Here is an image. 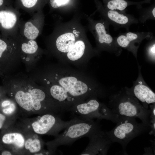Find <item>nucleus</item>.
I'll list each match as a JSON object with an SVG mask.
<instances>
[{"label":"nucleus","mask_w":155,"mask_h":155,"mask_svg":"<svg viewBox=\"0 0 155 155\" xmlns=\"http://www.w3.org/2000/svg\"><path fill=\"white\" fill-rule=\"evenodd\" d=\"M50 94L63 111L87 98L100 94L97 86L90 84L75 75L61 73L50 90Z\"/></svg>","instance_id":"nucleus-1"},{"label":"nucleus","mask_w":155,"mask_h":155,"mask_svg":"<svg viewBox=\"0 0 155 155\" xmlns=\"http://www.w3.org/2000/svg\"><path fill=\"white\" fill-rule=\"evenodd\" d=\"M57 51L68 61L75 62L88 54L92 56L98 53L93 49L82 31L78 27H71L61 32L56 25L47 37Z\"/></svg>","instance_id":"nucleus-2"},{"label":"nucleus","mask_w":155,"mask_h":155,"mask_svg":"<svg viewBox=\"0 0 155 155\" xmlns=\"http://www.w3.org/2000/svg\"><path fill=\"white\" fill-rule=\"evenodd\" d=\"M109 107L119 117L138 118L142 122L149 125L150 109L145 108L133 96L120 91L110 96Z\"/></svg>","instance_id":"nucleus-3"},{"label":"nucleus","mask_w":155,"mask_h":155,"mask_svg":"<svg viewBox=\"0 0 155 155\" xmlns=\"http://www.w3.org/2000/svg\"><path fill=\"white\" fill-rule=\"evenodd\" d=\"M101 129L98 121L75 118L63 132L58 134L55 140L49 143L50 147L55 150L60 146L71 145L78 139L88 137Z\"/></svg>","instance_id":"nucleus-4"},{"label":"nucleus","mask_w":155,"mask_h":155,"mask_svg":"<svg viewBox=\"0 0 155 155\" xmlns=\"http://www.w3.org/2000/svg\"><path fill=\"white\" fill-rule=\"evenodd\" d=\"M115 127L109 131H105L112 143L116 142L121 146L124 154L129 142L135 137L150 130L149 125L138 123L135 118L119 117Z\"/></svg>","instance_id":"nucleus-5"},{"label":"nucleus","mask_w":155,"mask_h":155,"mask_svg":"<svg viewBox=\"0 0 155 155\" xmlns=\"http://www.w3.org/2000/svg\"><path fill=\"white\" fill-rule=\"evenodd\" d=\"M68 111L78 115L79 118L98 120L106 119L116 123L119 119V116L114 113L104 104L100 102L96 97L88 98L86 101L75 104Z\"/></svg>","instance_id":"nucleus-6"},{"label":"nucleus","mask_w":155,"mask_h":155,"mask_svg":"<svg viewBox=\"0 0 155 155\" xmlns=\"http://www.w3.org/2000/svg\"><path fill=\"white\" fill-rule=\"evenodd\" d=\"M88 20L89 29L96 40L97 52L105 51L119 56L122 49L117 45L115 38L110 34L109 24L102 19L95 20L89 18Z\"/></svg>","instance_id":"nucleus-7"},{"label":"nucleus","mask_w":155,"mask_h":155,"mask_svg":"<svg viewBox=\"0 0 155 155\" xmlns=\"http://www.w3.org/2000/svg\"><path fill=\"white\" fill-rule=\"evenodd\" d=\"M19 10L13 5L0 7V28L6 37L16 38L21 21Z\"/></svg>","instance_id":"nucleus-8"},{"label":"nucleus","mask_w":155,"mask_h":155,"mask_svg":"<svg viewBox=\"0 0 155 155\" xmlns=\"http://www.w3.org/2000/svg\"><path fill=\"white\" fill-rule=\"evenodd\" d=\"M97 9L102 19L112 25L115 29L123 28L128 31L131 25L139 22L138 19L125 11L107 9L99 3L97 5Z\"/></svg>","instance_id":"nucleus-9"},{"label":"nucleus","mask_w":155,"mask_h":155,"mask_svg":"<svg viewBox=\"0 0 155 155\" xmlns=\"http://www.w3.org/2000/svg\"><path fill=\"white\" fill-rule=\"evenodd\" d=\"M74 119V118L69 121H65L52 114H47L33 123L32 125L35 132L38 134L50 133L57 136L60 131L65 129Z\"/></svg>","instance_id":"nucleus-10"},{"label":"nucleus","mask_w":155,"mask_h":155,"mask_svg":"<svg viewBox=\"0 0 155 155\" xmlns=\"http://www.w3.org/2000/svg\"><path fill=\"white\" fill-rule=\"evenodd\" d=\"M141 67L138 64V74L136 80L133 82L132 87H125V91L140 101L143 106L148 109L149 105L155 103V94L144 81L141 72Z\"/></svg>","instance_id":"nucleus-11"},{"label":"nucleus","mask_w":155,"mask_h":155,"mask_svg":"<svg viewBox=\"0 0 155 155\" xmlns=\"http://www.w3.org/2000/svg\"><path fill=\"white\" fill-rule=\"evenodd\" d=\"M151 32H133L127 31L119 34L115 37L117 45L131 52L137 60L138 49L142 41L145 39L150 40L154 37Z\"/></svg>","instance_id":"nucleus-12"},{"label":"nucleus","mask_w":155,"mask_h":155,"mask_svg":"<svg viewBox=\"0 0 155 155\" xmlns=\"http://www.w3.org/2000/svg\"><path fill=\"white\" fill-rule=\"evenodd\" d=\"M44 16L42 10L36 12L29 20H21L18 34L29 40H35L41 34L44 24Z\"/></svg>","instance_id":"nucleus-13"},{"label":"nucleus","mask_w":155,"mask_h":155,"mask_svg":"<svg viewBox=\"0 0 155 155\" xmlns=\"http://www.w3.org/2000/svg\"><path fill=\"white\" fill-rule=\"evenodd\" d=\"M88 137L89 139L88 144L80 155H105L107 154L112 142L105 131L101 129Z\"/></svg>","instance_id":"nucleus-14"},{"label":"nucleus","mask_w":155,"mask_h":155,"mask_svg":"<svg viewBox=\"0 0 155 155\" xmlns=\"http://www.w3.org/2000/svg\"><path fill=\"white\" fill-rule=\"evenodd\" d=\"M46 0H14L15 7L19 10L21 9L32 15L42 10Z\"/></svg>","instance_id":"nucleus-15"},{"label":"nucleus","mask_w":155,"mask_h":155,"mask_svg":"<svg viewBox=\"0 0 155 155\" xmlns=\"http://www.w3.org/2000/svg\"><path fill=\"white\" fill-rule=\"evenodd\" d=\"M104 7L106 9L119 11H125L126 8L128 6L136 5L140 7L142 4L149 3L150 0H145L140 2H133L127 0H103Z\"/></svg>","instance_id":"nucleus-16"},{"label":"nucleus","mask_w":155,"mask_h":155,"mask_svg":"<svg viewBox=\"0 0 155 155\" xmlns=\"http://www.w3.org/2000/svg\"><path fill=\"white\" fill-rule=\"evenodd\" d=\"M15 98L18 104L25 110L29 111H31L33 108L30 93L19 91L16 93Z\"/></svg>","instance_id":"nucleus-17"},{"label":"nucleus","mask_w":155,"mask_h":155,"mask_svg":"<svg viewBox=\"0 0 155 155\" xmlns=\"http://www.w3.org/2000/svg\"><path fill=\"white\" fill-rule=\"evenodd\" d=\"M3 143L7 144H13L19 148L23 147L25 144V140L20 133H14L6 134L2 137Z\"/></svg>","instance_id":"nucleus-18"},{"label":"nucleus","mask_w":155,"mask_h":155,"mask_svg":"<svg viewBox=\"0 0 155 155\" xmlns=\"http://www.w3.org/2000/svg\"><path fill=\"white\" fill-rule=\"evenodd\" d=\"M33 104V108L36 111L40 110L42 108L41 102L46 98L45 93L42 90L37 88L34 89L30 92Z\"/></svg>","instance_id":"nucleus-19"},{"label":"nucleus","mask_w":155,"mask_h":155,"mask_svg":"<svg viewBox=\"0 0 155 155\" xmlns=\"http://www.w3.org/2000/svg\"><path fill=\"white\" fill-rule=\"evenodd\" d=\"M155 7L154 4H153L149 7L143 9L138 20L139 22L144 23L148 20H155Z\"/></svg>","instance_id":"nucleus-20"},{"label":"nucleus","mask_w":155,"mask_h":155,"mask_svg":"<svg viewBox=\"0 0 155 155\" xmlns=\"http://www.w3.org/2000/svg\"><path fill=\"white\" fill-rule=\"evenodd\" d=\"M149 40L145 48V57L147 61L152 63H154L155 61V38L154 37Z\"/></svg>","instance_id":"nucleus-21"},{"label":"nucleus","mask_w":155,"mask_h":155,"mask_svg":"<svg viewBox=\"0 0 155 155\" xmlns=\"http://www.w3.org/2000/svg\"><path fill=\"white\" fill-rule=\"evenodd\" d=\"M24 145L26 149L29 150L32 153L38 152L41 148V142L38 139H28L26 141Z\"/></svg>","instance_id":"nucleus-22"},{"label":"nucleus","mask_w":155,"mask_h":155,"mask_svg":"<svg viewBox=\"0 0 155 155\" xmlns=\"http://www.w3.org/2000/svg\"><path fill=\"white\" fill-rule=\"evenodd\" d=\"M17 38H10L6 40L0 38V58L1 57L3 53L7 50L8 47H9V45L17 39Z\"/></svg>","instance_id":"nucleus-23"},{"label":"nucleus","mask_w":155,"mask_h":155,"mask_svg":"<svg viewBox=\"0 0 155 155\" xmlns=\"http://www.w3.org/2000/svg\"><path fill=\"white\" fill-rule=\"evenodd\" d=\"M70 0H48L52 9H58L62 6L67 5Z\"/></svg>","instance_id":"nucleus-24"},{"label":"nucleus","mask_w":155,"mask_h":155,"mask_svg":"<svg viewBox=\"0 0 155 155\" xmlns=\"http://www.w3.org/2000/svg\"><path fill=\"white\" fill-rule=\"evenodd\" d=\"M149 125L150 130L149 134L155 136V118L149 119Z\"/></svg>","instance_id":"nucleus-25"},{"label":"nucleus","mask_w":155,"mask_h":155,"mask_svg":"<svg viewBox=\"0 0 155 155\" xmlns=\"http://www.w3.org/2000/svg\"><path fill=\"white\" fill-rule=\"evenodd\" d=\"M14 0H0V7L4 6L13 5Z\"/></svg>","instance_id":"nucleus-26"},{"label":"nucleus","mask_w":155,"mask_h":155,"mask_svg":"<svg viewBox=\"0 0 155 155\" xmlns=\"http://www.w3.org/2000/svg\"><path fill=\"white\" fill-rule=\"evenodd\" d=\"M15 107L14 105L11 104L9 107L5 108L3 110V112L6 114H10L13 113L15 110Z\"/></svg>","instance_id":"nucleus-27"},{"label":"nucleus","mask_w":155,"mask_h":155,"mask_svg":"<svg viewBox=\"0 0 155 155\" xmlns=\"http://www.w3.org/2000/svg\"><path fill=\"white\" fill-rule=\"evenodd\" d=\"M5 119V117L2 114L0 113V129L2 127Z\"/></svg>","instance_id":"nucleus-28"},{"label":"nucleus","mask_w":155,"mask_h":155,"mask_svg":"<svg viewBox=\"0 0 155 155\" xmlns=\"http://www.w3.org/2000/svg\"><path fill=\"white\" fill-rule=\"evenodd\" d=\"M10 104V102L8 100H5L2 103L1 105L3 107H5L8 106Z\"/></svg>","instance_id":"nucleus-29"},{"label":"nucleus","mask_w":155,"mask_h":155,"mask_svg":"<svg viewBox=\"0 0 155 155\" xmlns=\"http://www.w3.org/2000/svg\"><path fill=\"white\" fill-rule=\"evenodd\" d=\"M11 153L8 151H5L1 153V155H11Z\"/></svg>","instance_id":"nucleus-30"}]
</instances>
